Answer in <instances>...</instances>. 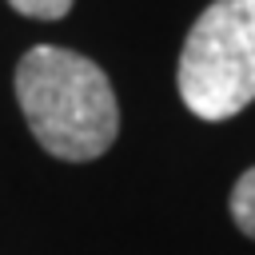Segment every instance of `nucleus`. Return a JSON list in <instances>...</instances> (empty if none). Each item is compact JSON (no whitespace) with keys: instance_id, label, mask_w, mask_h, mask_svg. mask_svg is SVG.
Masks as SVG:
<instances>
[{"instance_id":"obj_1","label":"nucleus","mask_w":255,"mask_h":255,"mask_svg":"<svg viewBox=\"0 0 255 255\" xmlns=\"http://www.w3.org/2000/svg\"><path fill=\"white\" fill-rule=\"evenodd\" d=\"M16 100L44 151L68 163L104 155L120 131V104L104 68L72 48L36 44L16 64Z\"/></svg>"},{"instance_id":"obj_4","label":"nucleus","mask_w":255,"mask_h":255,"mask_svg":"<svg viewBox=\"0 0 255 255\" xmlns=\"http://www.w3.org/2000/svg\"><path fill=\"white\" fill-rule=\"evenodd\" d=\"M20 16H32V20H60L68 16L72 0H8Z\"/></svg>"},{"instance_id":"obj_2","label":"nucleus","mask_w":255,"mask_h":255,"mask_svg":"<svg viewBox=\"0 0 255 255\" xmlns=\"http://www.w3.org/2000/svg\"><path fill=\"white\" fill-rule=\"evenodd\" d=\"M175 84L199 120H231L255 100V0H211L199 12Z\"/></svg>"},{"instance_id":"obj_3","label":"nucleus","mask_w":255,"mask_h":255,"mask_svg":"<svg viewBox=\"0 0 255 255\" xmlns=\"http://www.w3.org/2000/svg\"><path fill=\"white\" fill-rule=\"evenodd\" d=\"M231 219L247 239H255V167H247L231 187Z\"/></svg>"}]
</instances>
